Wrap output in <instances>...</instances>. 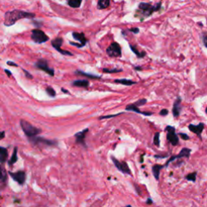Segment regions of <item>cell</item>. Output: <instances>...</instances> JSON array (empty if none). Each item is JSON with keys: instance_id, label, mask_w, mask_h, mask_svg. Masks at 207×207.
Returning a JSON list of instances; mask_svg holds the SVG:
<instances>
[{"instance_id": "6da1fadb", "label": "cell", "mask_w": 207, "mask_h": 207, "mask_svg": "<svg viewBox=\"0 0 207 207\" xmlns=\"http://www.w3.org/2000/svg\"><path fill=\"white\" fill-rule=\"evenodd\" d=\"M35 17L34 13L28 12L21 10H12L6 11L4 16V24L6 26H11L15 24L17 20L21 19H32Z\"/></svg>"}, {"instance_id": "7a4b0ae2", "label": "cell", "mask_w": 207, "mask_h": 207, "mask_svg": "<svg viewBox=\"0 0 207 207\" xmlns=\"http://www.w3.org/2000/svg\"><path fill=\"white\" fill-rule=\"evenodd\" d=\"M161 8V3L158 2L156 4L152 5L151 2H141L138 5V9L137 11L136 16L140 17L141 19H143L146 17L150 16L153 13L157 11L160 10Z\"/></svg>"}, {"instance_id": "3957f363", "label": "cell", "mask_w": 207, "mask_h": 207, "mask_svg": "<svg viewBox=\"0 0 207 207\" xmlns=\"http://www.w3.org/2000/svg\"><path fill=\"white\" fill-rule=\"evenodd\" d=\"M20 126L23 131L24 132V134L27 135L28 138H32V137H35L36 135L41 134V130L38 128L35 127L32 125L28 122V121H24V120H21L20 121Z\"/></svg>"}, {"instance_id": "277c9868", "label": "cell", "mask_w": 207, "mask_h": 207, "mask_svg": "<svg viewBox=\"0 0 207 207\" xmlns=\"http://www.w3.org/2000/svg\"><path fill=\"white\" fill-rule=\"evenodd\" d=\"M31 37L32 40L35 43H37V44H42V43H45L49 40L48 36L39 28L33 29L32 31Z\"/></svg>"}, {"instance_id": "5b68a950", "label": "cell", "mask_w": 207, "mask_h": 207, "mask_svg": "<svg viewBox=\"0 0 207 207\" xmlns=\"http://www.w3.org/2000/svg\"><path fill=\"white\" fill-rule=\"evenodd\" d=\"M107 54L112 58H119L121 56V49L117 42H113L106 50Z\"/></svg>"}, {"instance_id": "8992f818", "label": "cell", "mask_w": 207, "mask_h": 207, "mask_svg": "<svg viewBox=\"0 0 207 207\" xmlns=\"http://www.w3.org/2000/svg\"><path fill=\"white\" fill-rule=\"evenodd\" d=\"M167 131V141L172 145V146H176L179 143V138L176 135L175 128L173 126H167L165 129Z\"/></svg>"}, {"instance_id": "52a82bcc", "label": "cell", "mask_w": 207, "mask_h": 207, "mask_svg": "<svg viewBox=\"0 0 207 207\" xmlns=\"http://www.w3.org/2000/svg\"><path fill=\"white\" fill-rule=\"evenodd\" d=\"M112 160H113L114 165L116 166L117 169L119 170L120 172H121L124 174H127V175H131V171H130L129 165L127 164V163L126 162H122L119 161L118 159H117L115 157L112 156L111 157Z\"/></svg>"}, {"instance_id": "ba28073f", "label": "cell", "mask_w": 207, "mask_h": 207, "mask_svg": "<svg viewBox=\"0 0 207 207\" xmlns=\"http://www.w3.org/2000/svg\"><path fill=\"white\" fill-rule=\"evenodd\" d=\"M63 40L62 39V38H60V37L55 38L54 40L52 41V46L55 49V50H56L57 51H58L60 54H62L67 55V56H72L73 54H72L71 53H70L69 51L63 50L61 49V46H62V45H63Z\"/></svg>"}, {"instance_id": "9c48e42d", "label": "cell", "mask_w": 207, "mask_h": 207, "mask_svg": "<svg viewBox=\"0 0 207 207\" xmlns=\"http://www.w3.org/2000/svg\"><path fill=\"white\" fill-rule=\"evenodd\" d=\"M36 67H37L38 69H41L42 71H45L46 73H48L50 75H54V70L50 68V67H49L47 62L43 60V59H41V60L37 61V63H36Z\"/></svg>"}, {"instance_id": "30bf717a", "label": "cell", "mask_w": 207, "mask_h": 207, "mask_svg": "<svg viewBox=\"0 0 207 207\" xmlns=\"http://www.w3.org/2000/svg\"><path fill=\"white\" fill-rule=\"evenodd\" d=\"M191 153V150L190 149L188 148H183L180 151V152L179 153V155H173V156H172L171 158H170L168 160H167V162L166 163V164L164 166L165 167H167L168 164H169L171 162L174 161L175 159H180V158H184V157H186V158H188L189 157V155H190Z\"/></svg>"}, {"instance_id": "8fae6325", "label": "cell", "mask_w": 207, "mask_h": 207, "mask_svg": "<svg viewBox=\"0 0 207 207\" xmlns=\"http://www.w3.org/2000/svg\"><path fill=\"white\" fill-rule=\"evenodd\" d=\"M9 175H10L11 177L15 180V181L19 184H24V182H25L26 179V175L24 172H9Z\"/></svg>"}, {"instance_id": "7c38bea8", "label": "cell", "mask_w": 207, "mask_h": 207, "mask_svg": "<svg viewBox=\"0 0 207 207\" xmlns=\"http://www.w3.org/2000/svg\"><path fill=\"white\" fill-rule=\"evenodd\" d=\"M32 139H31V142H34V143H42V144L46 145V146H54L57 144L56 141L53 140H48L45 138H41V137H32Z\"/></svg>"}, {"instance_id": "4fadbf2b", "label": "cell", "mask_w": 207, "mask_h": 207, "mask_svg": "<svg viewBox=\"0 0 207 207\" xmlns=\"http://www.w3.org/2000/svg\"><path fill=\"white\" fill-rule=\"evenodd\" d=\"M88 132V129H85L83 131H80L77 134H75V137L76 138V142L77 143H80L82 144L84 147H86V144H85V138H86V134Z\"/></svg>"}, {"instance_id": "5bb4252c", "label": "cell", "mask_w": 207, "mask_h": 207, "mask_svg": "<svg viewBox=\"0 0 207 207\" xmlns=\"http://www.w3.org/2000/svg\"><path fill=\"white\" fill-rule=\"evenodd\" d=\"M180 111H181V99L177 97L172 107V114L175 117H177L180 116Z\"/></svg>"}, {"instance_id": "9a60e30c", "label": "cell", "mask_w": 207, "mask_h": 207, "mask_svg": "<svg viewBox=\"0 0 207 207\" xmlns=\"http://www.w3.org/2000/svg\"><path fill=\"white\" fill-rule=\"evenodd\" d=\"M204 124L203 123H200L197 126H195V125H189L188 126V130H190L191 132L192 133H194L195 134H197V136L200 137L201 138V134L202 133L203 130H204Z\"/></svg>"}, {"instance_id": "2e32d148", "label": "cell", "mask_w": 207, "mask_h": 207, "mask_svg": "<svg viewBox=\"0 0 207 207\" xmlns=\"http://www.w3.org/2000/svg\"><path fill=\"white\" fill-rule=\"evenodd\" d=\"M72 36H73L74 39H75V40L79 41L80 42V44L82 45V46H84L85 45L87 44V42H88V40H87V38L85 37V35L84 33L81 32V33H79V32H73L72 33Z\"/></svg>"}, {"instance_id": "e0dca14e", "label": "cell", "mask_w": 207, "mask_h": 207, "mask_svg": "<svg viewBox=\"0 0 207 207\" xmlns=\"http://www.w3.org/2000/svg\"><path fill=\"white\" fill-rule=\"evenodd\" d=\"M126 109L127 110V111L135 112V113H140V114H142V115H145V116L152 115V113H146V112H145V113H143V112H141L140 109H138V107L136 106V105H134V104H131V105L126 106Z\"/></svg>"}, {"instance_id": "ac0fdd59", "label": "cell", "mask_w": 207, "mask_h": 207, "mask_svg": "<svg viewBox=\"0 0 207 207\" xmlns=\"http://www.w3.org/2000/svg\"><path fill=\"white\" fill-rule=\"evenodd\" d=\"M165 167L164 165H160V164H155L152 167V172L153 175L155 176V180H159V174H160V172H161L162 168Z\"/></svg>"}, {"instance_id": "d6986e66", "label": "cell", "mask_w": 207, "mask_h": 207, "mask_svg": "<svg viewBox=\"0 0 207 207\" xmlns=\"http://www.w3.org/2000/svg\"><path fill=\"white\" fill-rule=\"evenodd\" d=\"M73 85L75 87H80V88H87L89 86V82L85 80H75L73 82Z\"/></svg>"}, {"instance_id": "ffe728a7", "label": "cell", "mask_w": 207, "mask_h": 207, "mask_svg": "<svg viewBox=\"0 0 207 207\" xmlns=\"http://www.w3.org/2000/svg\"><path fill=\"white\" fill-rule=\"evenodd\" d=\"M109 5H110V0H99L97 7L102 10V9H105L107 7H109Z\"/></svg>"}, {"instance_id": "44dd1931", "label": "cell", "mask_w": 207, "mask_h": 207, "mask_svg": "<svg viewBox=\"0 0 207 207\" xmlns=\"http://www.w3.org/2000/svg\"><path fill=\"white\" fill-rule=\"evenodd\" d=\"M114 82L117 83V84H122V85H126V86H131V85H133V84H136V82H134L130 80H126V79H122V80H114Z\"/></svg>"}, {"instance_id": "7402d4cb", "label": "cell", "mask_w": 207, "mask_h": 207, "mask_svg": "<svg viewBox=\"0 0 207 207\" xmlns=\"http://www.w3.org/2000/svg\"><path fill=\"white\" fill-rule=\"evenodd\" d=\"M7 158V151L4 147H0V162L4 163Z\"/></svg>"}, {"instance_id": "603a6c76", "label": "cell", "mask_w": 207, "mask_h": 207, "mask_svg": "<svg viewBox=\"0 0 207 207\" xmlns=\"http://www.w3.org/2000/svg\"><path fill=\"white\" fill-rule=\"evenodd\" d=\"M82 0H68L67 1V3L70 6L73 7V8H78L80 7V5H81Z\"/></svg>"}, {"instance_id": "cb8c5ba5", "label": "cell", "mask_w": 207, "mask_h": 207, "mask_svg": "<svg viewBox=\"0 0 207 207\" xmlns=\"http://www.w3.org/2000/svg\"><path fill=\"white\" fill-rule=\"evenodd\" d=\"M75 74L76 75H80L85 76V77L91 78V79H100V78H101L100 76L95 75H92V74L84 73V72H83V71H76Z\"/></svg>"}, {"instance_id": "d4e9b609", "label": "cell", "mask_w": 207, "mask_h": 207, "mask_svg": "<svg viewBox=\"0 0 207 207\" xmlns=\"http://www.w3.org/2000/svg\"><path fill=\"white\" fill-rule=\"evenodd\" d=\"M130 50H131L133 51V52H134V54H135L138 57V58H142V57H144L145 55H146V53L139 52V51L137 50L135 46H133L132 45H130Z\"/></svg>"}, {"instance_id": "484cf974", "label": "cell", "mask_w": 207, "mask_h": 207, "mask_svg": "<svg viewBox=\"0 0 207 207\" xmlns=\"http://www.w3.org/2000/svg\"><path fill=\"white\" fill-rule=\"evenodd\" d=\"M16 161H17V148L15 147V148L14 149V152H13L12 156L8 164L9 165H12V164H14Z\"/></svg>"}, {"instance_id": "4316f807", "label": "cell", "mask_w": 207, "mask_h": 207, "mask_svg": "<svg viewBox=\"0 0 207 207\" xmlns=\"http://www.w3.org/2000/svg\"><path fill=\"white\" fill-rule=\"evenodd\" d=\"M196 178H197V173L196 172H192V173H189L185 177V179L189 181H192L195 182L196 181Z\"/></svg>"}, {"instance_id": "83f0119b", "label": "cell", "mask_w": 207, "mask_h": 207, "mask_svg": "<svg viewBox=\"0 0 207 207\" xmlns=\"http://www.w3.org/2000/svg\"><path fill=\"white\" fill-rule=\"evenodd\" d=\"M46 92H47V94L49 95L51 97H54L56 96V92H55L54 89L51 87H48V88H46Z\"/></svg>"}, {"instance_id": "f1b7e54d", "label": "cell", "mask_w": 207, "mask_h": 207, "mask_svg": "<svg viewBox=\"0 0 207 207\" xmlns=\"http://www.w3.org/2000/svg\"><path fill=\"white\" fill-rule=\"evenodd\" d=\"M103 71L105 72V73H118V72H121L122 71L121 69H107V68H104L103 69Z\"/></svg>"}, {"instance_id": "f546056e", "label": "cell", "mask_w": 207, "mask_h": 207, "mask_svg": "<svg viewBox=\"0 0 207 207\" xmlns=\"http://www.w3.org/2000/svg\"><path fill=\"white\" fill-rule=\"evenodd\" d=\"M153 142H154V144L156 146V147H159V133L157 132L155 133L154 138H153Z\"/></svg>"}, {"instance_id": "4dcf8cb0", "label": "cell", "mask_w": 207, "mask_h": 207, "mask_svg": "<svg viewBox=\"0 0 207 207\" xmlns=\"http://www.w3.org/2000/svg\"><path fill=\"white\" fill-rule=\"evenodd\" d=\"M147 102V101L146 100V99H141V100H139V101H136L135 103H134V105H136V106L138 107H140V106H142V105H144Z\"/></svg>"}, {"instance_id": "1f68e13d", "label": "cell", "mask_w": 207, "mask_h": 207, "mask_svg": "<svg viewBox=\"0 0 207 207\" xmlns=\"http://www.w3.org/2000/svg\"><path fill=\"white\" fill-rule=\"evenodd\" d=\"M6 180V176L4 174V172L2 170V167L0 166V180L1 181H5Z\"/></svg>"}, {"instance_id": "d6a6232c", "label": "cell", "mask_w": 207, "mask_h": 207, "mask_svg": "<svg viewBox=\"0 0 207 207\" xmlns=\"http://www.w3.org/2000/svg\"><path fill=\"white\" fill-rule=\"evenodd\" d=\"M120 114H122V113H117V114H113V115H109V116H103V117H100V120L101 119H107V118H111V117H114L116 116H118Z\"/></svg>"}, {"instance_id": "836d02e7", "label": "cell", "mask_w": 207, "mask_h": 207, "mask_svg": "<svg viewBox=\"0 0 207 207\" xmlns=\"http://www.w3.org/2000/svg\"><path fill=\"white\" fill-rule=\"evenodd\" d=\"M167 114H168V110L167 109H162L161 111L159 112V115L160 116H163V117H165V116H167Z\"/></svg>"}, {"instance_id": "e575fe53", "label": "cell", "mask_w": 207, "mask_h": 207, "mask_svg": "<svg viewBox=\"0 0 207 207\" xmlns=\"http://www.w3.org/2000/svg\"><path fill=\"white\" fill-rule=\"evenodd\" d=\"M202 41L204 46H205V48H207V36L205 33H203L202 35Z\"/></svg>"}, {"instance_id": "d590c367", "label": "cell", "mask_w": 207, "mask_h": 207, "mask_svg": "<svg viewBox=\"0 0 207 207\" xmlns=\"http://www.w3.org/2000/svg\"><path fill=\"white\" fill-rule=\"evenodd\" d=\"M179 135H180V138H181L182 139H184V140H188V139H189V137H188V135H187V134H183V133H180V134H179Z\"/></svg>"}, {"instance_id": "8d00e7d4", "label": "cell", "mask_w": 207, "mask_h": 207, "mask_svg": "<svg viewBox=\"0 0 207 207\" xmlns=\"http://www.w3.org/2000/svg\"><path fill=\"white\" fill-rule=\"evenodd\" d=\"M130 31L132 32H134V33H138L139 32V28H130Z\"/></svg>"}, {"instance_id": "74e56055", "label": "cell", "mask_w": 207, "mask_h": 207, "mask_svg": "<svg viewBox=\"0 0 207 207\" xmlns=\"http://www.w3.org/2000/svg\"><path fill=\"white\" fill-rule=\"evenodd\" d=\"M24 72V74H25V75L27 76L28 78H29V79H32V76L31 74H29L28 72V71H26V70H23Z\"/></svg>"}, {"instance_id": "f35d334b", "label": "cell", "mask_w": 207, "mask_h": 207, "mask_svg": "<svg viewBox=\"0 0 207 207\" xmlns=\"http://www.w3.org/2000/svg\"><path fill=\"white\" fill-rule=\"evenodd\" d=\"M7 65H9V66H13V67H18V65H17L16 63H13V62H11V61H8V62H7Z\"/></svg>"}, {"instance_id": "ab89813d", "label": "cell", "mask_w": 207, "mask_h": 207, "mask_svg": "<svg viewBox=\"0 0 207 207\" xmlns=\"http://www.w3.org/2000/svg\"><path fill=\"white\" fill-rule=\"evenodd\" d=\"M4 137H5V132L0 131V140L2 139V138H4Z\"/></svg>"}, {"instance_id": "60d3db41", "label": "cell", "mask_w": 207, "mask_h": 207, "mask_svg": "<svg viewBox=\"0 0 207 207\" xmlns=\"http://www.w3.org/2000/svg\"><path fill=\"white\" fill-rule=\"evenodd\" d=\"M152 203H153V201H152V200H151V198L147 199V205H151V204H152Z\"/></svg>"}, {"instance_id": "b9f144b4", "label": "cell", "mask_w": 207, "mask_h": 207, "mask_svg": "<svg viewBox=\"0 0 207 207\" xmlns=\"http://www.w3.org/2000/svg\"><path fill=\"white\" fill-rule=\"evenodd\" d=\"M5 72H6V74H7V75L8 76H11V71H9V70H5Z\"/></svg>"}, {"instance_id": "7bdbcfd3", "label": "cell", "mask_w": 207, "mask_h": 207, "mask_svg": "<svg viewBox=\"0 0 207 207\" xmlns=\"http://www.w3.org/2000/svg\"><path fill=\"white\" fill-rule=\"evenodd\" d=\"M62 91H63V92H65V93H67V94H69V92L67 90H66V89H64V88H62Z\"/></svg>"}, {"instance_id": "ee69618b", "label": "cell", "mask_w": 207, "mask_h": 207, "mask_svg": "<svg viewBox=\"0 0 207 207\" xmlns=\"http://www.w3.org/2000/svg\"><path fill=\"white\" fill-rule=\"evenodd\" d=\"M134 68H135V70H138V71H140V70H142V68H141V67H134Z\"/></svg>"}, {"instance_id": "f6af8a7d", "label": "cell", "mask_w": 207, "mask_h": 207, "mask_svg": "<svg viewBox=\"0 0 207 207\" xmlns=\"http://www.w3.org/2000/svg\"><path fill=\"white\" fill-rule=\"evenodd\" d=\"M205 113H207V108H206V109H205Z\"/></svg>"}]
</instances>
